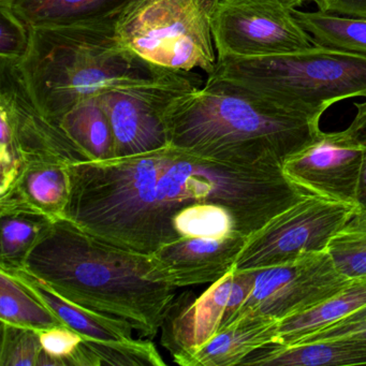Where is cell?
I'll list each match as a JSON object with an SVG mask.
<instances>
[{
  "label": "cell",
  "mask_w": 366,
  "mask_h": 366,
  "mask_svg": "<svg viewBox=\"0 0 366 366\" xmlns=\"http://www.w3.org/2000/svg\"><path fill=\"white\" fill-rule=\"evenodd\" d=\"M66 219L96 239L151 254L179 239L173 218L196 203L227 207L246 237L306 196L282 164H235L169 147L69 166Z\"/></svg>",
  "instance_id": "6da1fadb"
},
{
  "label": "cell",
  "mask_w": 366,
  "mask_h": 366,
  "mask_svg": "<svg viewBox=\"0 0 366 366\" xmlns=\"http://www.w3.org/2000/svg\"><path fill=\"white\" fill-rule=\"evenodd\" d=\"M24 269L61 297L128 321L141 337L157 335L175 299V287L149 280V254L96 239L68 219L49 226Z\"/></svg>",
  "instance_id": "7a4b0ae2"
},
{
  "label": "cell",
  "mask_w": 366,
  "mask_h": 366,
  "mask_svg": "<svg viewBox=\"0 0 366 366\" xmlns=\"http://www.w3.org/2000/svg\"><path fill=\"white\" fill-rule=\"evenodd\" d=\"M320 119L207 78L175 100L167 125L170 145L203 157L282 164L322 134Z\"/></svg>",
  "instance_id": "3957f363"
},
{
  "label": "cell",
  "mask_w": 366,
  "mask_h": 366,
  "mask_svg": "<svg viewBox=\"0 0 366 366\" xmlns=\"http://www.w3.org/2000/svg\"><path fill=\"white\" fill-rule=\"evenodd\" d=\"M117 19L54 29L31 27L16 71L40 112L59 124L83 100L109 89L160 80L173 70L144 61L123 46Z\"/></svg>",
  "instance_id": "277c9868"
},
{
  "label": "cell",
  "mask_w": 366,
  "mask_h": 366,
  "mask_svg": "<svg viewBox=\"0 0 366 366\" xmlns=\"http://www.w3.org/2000/svg\"><path fill=\"white\" fill-rule=\"evenodd\" d=\"M209 79L321 119L336 102L366 99V55L315 44L273 56L217 57Z\"/></svg>",
  "instance_id": "5b68a950"
},
{
  "label": "cell",
  "mask_w": 366,
  "mask_h": 366,
  "mask_svg": "<svg viewBox=\"0 0 366 366\" xmlns=\"http://www.w3.org/2000/svg\"><path fill=\"white\" fill-rule=\"evenodd\" d=\"M219 0H136L117 21L119 41L153 65L173 71L217 65L213 16Z\"/></svg>",
  "instance_id": "8992f818"
},
{
  "label": "cell",
  "mask_w": 366,
  "mask_h": 366,
  "mask_svg": "<svg viewBox=\"0 0 366 366\" xmlns=\"http://www.w3.org/2000/svg\"><path fill=\"white\" fill-rule=\"evenodd\" d=\"M359 213L357 204L306 194L246 239L234 269L259 271L325 252L332 239Z\"/></svg>",
  "instance_id": "52a82bcc"
},
{
  "label": "cell",
  "mask_w": 366,
  "mask_h": 366,
  "mask_svg": "<svg viewBox=\"0 0 366 366\" xmlns=\"http://www.w3.org/2000/svg\"><path fill=\"white\" fill-rule=\"evenodd\" d=\"M201 84V76L194 71H172L160 80L117 87L98 95L112 126L114 158L169 147V110L177 98Z\"/></svg>",
  "instance_id": "ba28073f"
},
{
  "label": "cell",
  "mask_w": 366,
  "mask_h": 366,
  "mask_svg": "<svg viewBox=\"0 0 366 366\" xmlns=\"http://www.w3.org/2000/svg\"><path fill=\"white\" fill-rule=\"evenodd\" d=\"M212 29L217 57L273 56L315 46L278 0H219Z\"/></svg>",
  "instance_id": "9c48e42d"
},
{
  "label": "cell",
  "mask_w": 366,
  "mask_h": 366,
  "mask_svg": "<svg viewBox=\"0 0 366 366\" xmlns=\"http://www.w3.org/2000/svg\"><path fill=\"white\" fill-rule=\"evenodd\" d=\"M352 280L337 269L329 250L259 269L252 295L226 327L243 317L282 321L297 316L337 295Z\"/></svg>",
  "instance_id": "30bf717a"
},
{
  "label": "cell",
  "mask_w": 366,
  "mask_h": 366,
  "mask_svg": "<svg viewBox=\"0 0 366 366\" xmlns=\"http://www.w3.org/2000/svg\"><path fill=\"white\" fill-rule=\"evenodd\" d=\"M365 144L346 132H323L282 164L287 179L307 194L357 204Z\"/></svg>",
  "instance_id": "8fae6325"
},
{
  "label": "cell",
  "mask_w": 366,
  "mask_h": 366,
  "mask_svg": "<svg viewBox=\"0 0 366 366\" xmlns=\"http://www.w3.org/2000/svg\"><path fill=\"white\" fill-rule=\"evenodd\" d=\"M0 119L11 128L23 159L54 158L69 166L87 160L59 124L40 112L11 61H0Z\"/></svg>",
  "instance_id": "7c38bea8"
},
{
  "label": "cell",
  "mask_w": 366,
  "mask_h": 366,
  "mask_svg": "<svg viewBox=\"0 0 366 366\" xmlns=\"http://www.w3.org/2000/svg\"><path fill=\"white\" fill-rule=\"evenodd\" d=\"M246 239L241 233L222 239L179 237L149 254V280L175 288L213 284L234 269Z\"/></svg>",
  "instance_id": "4fadbf2b"
},
{
  "label": "cell",
  "mask_w": 366,
  "mask_h": 366,
  "mask_svg": "<svg viewBox=\"0 0 366 366\" xmlns=\"http://www.w3.org/2000/svg\"><path fill=\"white\" fill-rule=\"evenodd\" d=\"M234 271L197 297L185 291L175 297L162 325V344L173 359L194 350L219 332L232 288Z\"/></svg>",
  "instance_id": "5bb4252c"
},
{
  "label": "cell",
  "mask_w": 366,
  "mask_h": 366,
  "mask_svg": "<svg viewBox=\"0 0 366 366\" xmlns=\"http://www.w3.org/2000/svg\"><path fill=\"white\" fill-rule=\"evenodd\" d=\"M71 192L69 164L46 157L23 159L14 183L0 194V215L26 213L66 219Z\"/></svg>",
  "instance_id": "9a60e30c"
},
{
  "label": "cell",
  "mask_w": 366,
  "mask_h": 366,
  "mask_svg": "<svg viewBox=\"0 0 366 366\" xmlns=\"http://www.w3.org/2000/svg\"><path fill=\"white\" fill-rule=\"evenodd\" d=\"M278 323L269 317H243L220 330L202 346L173 360L183 366L241 365L257 349L277 344Z\"/></svg>",
  "instance_id": "2e32d148"
},
{
  "label": "cell",
  "mask_w": 366,
  "mask_h": 366,
  "mask_svg": "<svg viewBox=\"0 0 366 366\" xmlns=\"http://www.w3.org/2000/svg\"><path fill=\"white\" fill-rule=\"evenodd\" d=\"M6 273L16 278L27 290L31 291L51 312H54L55 316L61 319L64 325L78 332L87 340L102 342L132 340V330L134 329L128 321L95 312L61 297L44 280L36 277L25 269Z\"/></svg>",
  "instance_id": "e0dca14e"
},
{
  "label": "cell",
  "mask_w": 366,
  "mask_h": 366,
  "mask_svg": "<svg viewBox=\"0 0 366 366\" xmlns=\"http://www.w3.org/2000/svg\"><path fill=\"white\" fill-rule=\"evenodd\" d=\"M136 0H10L7 6L33 29H54L119 19Z\"/></svg>",
  "instance_id": "ac0fdd59"
},
{
  "label": "cell",
  "mask_w": 366,
  "mask_h": 366,
  "mask_svg": "<svg viewBox=\"0 0 366 366\" xmlns=\"http://www.w3.org/2000/svg\"><path fill=\"white\" fill-rule=\"evenodd\" d=\"M241 365H366V340L340 337L291 347L267 345L250 353Z\"/></svg>",
  "instance_id": "d6986e66"
},
{
  "label": "cell",
  "mask_w": 366,
  "mask_h": 366,
  "mask_svg": "<svg viewBox=\"0 0 366 366\" xmlns=\"http://www.w3.org/2000/svg\"><path fill=\"white\" fill-rule=\"evenodd\" d=\"M59 126L87 162L115 157L112 126L98 96L83 100L68 111L59 121Z\"/></svg>",
  "instance_id": "ffe728a7"
},
{
  "label": "cell",
  "mask_w": 366,
  "mask_h": 366,
  "mask_svg": "<svg viewBox=\"0 0 366 366\" xmlns=\"http://www.w3.org/2000/svg\"><path fill=\"white\" fill-rule=\"evenodd\" d=\"M366 305V276L353 278L344 290L316 307L278 323V342L293 346L308 334L319 331Z\"/></svg>",
  "instance_id": "44dd1931"
},
{
  "label": "cell",
  "mask_w": 366,
  "mask_h": 366,
  "mask_svg": "<svg viewBox=\"0 0 366 366\" xmlns=\"http://www.w3.org/2000/svg\"><path fill=\"white\" fill-rule=\"evenodd\" d=\"M299 24L315 44L366 55V18L340 16L327 12L293 10Z\"/></svg>",
  "instance_id": "7402d4cb"
},
{
  "label": "cell",
  "mask_w": 366,
  "mask_h": 366,
  "mask_svg": "<svg viewBox=\"0 0 366 366\" xmlns=\"http://www.w3.org/2000/svg\"><path fill=\"white\" fill-rule=\"evenodd\" d=\"M0 321L36 331L65 325L31 291L4 271H0Z\"/></svg>",
  "instance_id": "603a6c76"
},
{
  "label": "cell",
  "mask_w": 366,
  "mask_h": 366,
  "mask_svg": "<svg viewBox=\"0 0 366 366\" xmlns=\"http://www.w3.org/2000/svg\"><path fill=\"white\" fill-rule=\"evenodd\" d=\"M52 222L33 214L0 215V269L11 272L24 269L29 254Z\"/></svg>",
  "instance_id": "cb8c5ba5"
},
{
  "label": "cell",
  "mask_w": 366,
  "mask_h": 366,
  "mask_svg": "<svg viewBox=\"0 0 366 366\" xmlns=\"http://www.w3.org/2000/svg\"><path fill=\"white\" fill-rule=\"evenodd\" d=\"M172 224L179 237L222 239L239 233L232 213L217 203H196L184 207L174 216Z\"/></svg>",
  "instance_id": "d4e9b609"
},
{
  "label": "cell",
  "mask_w": 366,
  "mask_h": 366,
  "mask_svg": "<svg viewBox=\"0 0 366 366\" xmlns=\"http://www.w3.org/2000/svg\"><path fill=\"white\" fill-rule=\"evenodd\" d=\"M327 250L345 276H366V213L353 216L332 239Z\"/></svg>",
  "instance_id": "484cf974"
},
{
  "label": "cell",
  "mask_w": 366,
  "mask_h": 366,
  "mask_svg": "<svg viewBox=\"0 0 366 366\" xmlns=\"http://www.w3.org/2000/svg\"><path fill=\"white\" fill-rule=\"evenodd\" d=\"M85 342L95 353L100 366H162L166 362L158 352L155 345L149 340H87Z\"/></svg>",
  "instance_id": "4316f807"
},
{
  "label": "cell",
  "mask_w": 366,
  "mask_h": 366,
  "mask_svg": "<svg viewBox=\"0 0 366 366\" xmlns=\"http://www.w3.org/2000/svg\"><path fill=\"white\" fill-rule=\"evenodd\" d=\"M42 350L39 331L1 322L0 366H37Z\"/></svg>",
  "instance_id": "83f0119b"
},
{
  "label": "cell",
  "mask_w": 366,
  "mask_h": 366,
  "mask_svg": "<svg viewBox=\"0 0 366 366\" xmlns=\"http://www.w3.org/2000/svg\"><path fill=\"white\" fill-rule=\"evenodd\" d=\"M31 27L7 6H0V61L18 63L26 55Z\"/></svg>",
  "instance_id": "f1b7e54d"
},
{
  "label": "cell",
  "mask_w": 366,
  "mask_h": 366,
  "mask_svg": "<svg viewBox=\"0 0 366 366\" xmlns=\"http://www.w3.org/2000/svg\"><path fill=\"white\" fill-rule=\"evenodd\" d=\"M39 336L44 350L57 360L61 366H69L70 357L85 340L84 336L67 325L39 331Z\"/></svg>",
  "instance_id": "f546056e"
},
{
  "label": "cell",
  "mask_w": 366,
  "mask_h": 366,
  "mask_svg": "<svg viewBox=\"0 0 366 366\" xmlns=\"http://www.w3.org/2000/svg\"><path fill=\"white\" fill-rule=\"evenodd\" d=\"M233 271H234V275H233L232 288H231L226 315L220 330L224 329L230 322L231 319L245 304L254 290L257 271H237L234 269Z\"/></svg>",
  "instance_id": "4dcf8cb0"
},
{
  "label": "cell",
  "mask_w": 366,
  "mask_h": 366,
  "mask_svg": "<svg viewBox=\"0 0 366 366\" xmlns=\"http://www.w3.org/2000/svg\"><path fill=\"white\" fill-rule=\"evenodd\" d=\"M318 10L340 16L366 18V0H310Z\"/></svg>",
  "instance_id": "1f68e13d"
},
{
  "label": "cell",
  "mask_w": 366,
  "mask_h": 366,
  "mask_svg": "<svg viewBox=\"0 0 366 366\" xmlns=\"http://www.w3.org/2000/svg\"><path fill=\"white\" fill-rule=\"evenodd\" d=\"M355 107L357 113L346 132L361 142H366V99L365 102L355 104Z\"/></svg>",
  "instance_id": "d6a6232c"
},
{
  "label": "cell",
  "mask_w": 366,
  "mask_h": 366,
  "mask_svg": "<svg viewBox=\"0 0 366 366\" xmlns=\"http://www.w3.org/2000/svg\"><path fill=\"white\" fill-rule=\"evenodd\" d=\"M365 152H364L363 164H362L361 173H360L359 184H357V205L359 212L366 213V142Z\"/></svg>",
  "instance_id": "836d02e7"
},
{
  "label": "cell",
  "mask_w": 366,
  "mask_h": 366,
  "mask_svg": "<svg viewBox=\"0 0 366 366\" xmlns=\"http://www.w3.org/2000/svg\"><path fill=\"white\" fill-rule=\"evenodd\" d=\"M360 321H366V305L360 308V310H355V312L349 315V316L336 321L335 323H352L360 322Z\"/></svg>",
  "instance_id": "e575fe53"
},
{
  "label": "cell",
  "mask_w": 366,
  "mask_h": 366,
  "mask_svg": "<svg viewBox=\"0 0 366 366\" xmlns=\"http://www.w3.org/2000/svg\"><path fill=\"white\" fill-rule=\"evenodd\" d=\"M278 1L282 4V5L286 6L289 9L295 10L301 7V6L305 3L306 0H278Z\"/></svg>",
  "instance_id": "d590c367"
},
{
  "label": "cell",
  "mask_w": 366,
  "mask_h": 366,
  "mask_svg": "<svg viewBox=\"0 0 366 366\" xmlns=\"http://www.w3.org/2000/svg\"><path fill=\"white\" fill-rule=\"evenodd\" d=\"M8 1H10V0H0V5H1V4H7Z\"/></svg>",
  "instance_id": "8d00e7d4"
}]
</instances>
